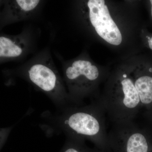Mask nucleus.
<instances>
[{"instance_id":"obj_1","label":"nucleus","mask_w":152,"mask_h":152,"mask_svg":"<svg viewBox=\"0 0 152 152\" xmlns=\"http://www.w3.org/2000/svg\"><path fill=\"white\" fill-rule=\"evenodd\" d=\"M99 103L113 124L134 121L142 107L134 81L126 74L113 82Z\"/></svg>"},{"instance_id":"obj_2","label":"nucleus","mask_w":152,"mask_h":152,"mask_svg":"<svg viewBox=\"0 0 152 152\" xmlns=\"http://www.w3.org/2000/svg\"><path fill=\"white\" fill-rule=\"evenodd\" d=\"M105 112L99 102L86 107L76 109L67 117L65 124L79 140L89 139L104 152H111L108 144Z\"/></svg>"},{"instance_id":"obj_3","label":"nucleus","mask_w":152,"mask_h":152,"mask_svg":"<svg viewBox=\"0 0 152 152\" xmlns=\"http://www.w3.org/2000/svg\"><path fill=\"white\" fill-rule=\"evenodd\" d=\"M107 139L111 152L152 151V145L146 133L134 121L113 124Z\"/></svg>"},{"instance_id":"obj_4","label":"nucleus","mask_w":152,"mask_h":152,"mask_svg":"<svg viewBox=\"0 0 152 152\" xmlns=\"http://www.w3.org/2000/svg\"><path fill=\"white\" fill-rule=\"evenodd\" d=\"M87 6L90 22L97 34L111 45L118 46L121 43V34L111 16L105 1L89 0Z\"/></svg>"},{"instance_id":"obj_5","label":"nucleus","mask_w":152,"mask_h":152,"mask_svg":"<svg viewBox=\"0 0 152 152\" xmlns=\"http://www.w3.org/2000/svg\"><path fill=\"white\" fill-rule=\"evenodd\" d=\"M68 81L80 89V91H85V89L91 88L99 77V72L96 66L89 61L79 60L75 61L66 71Z\"/></svg>"},{"instance_id":"obj_6","label":"nucleus","mask_w":152,"mask_h":152,"mask_svg":"<svg viewBox=\"0 0 152 152\" xmlns=\"http://www.w3.org/2000/svg\"><path fill=\"white\" fill-rule=\"evenodd\" d=\"M29 77L34 84L47 93L54 92L58 88V81L56 74L48 66L37 64L30 68Z\"/></svg>"},{"instance_id":"obj_7","label":"nucleus","mask_w":152,"mask_h":152,"mask_svg":"<svg viewBox=\"0 0 152 152\" xmlns=\"http://www.w3.org/2000/svg\"><path fill=\"white\" fill-rule=\"evenodd\" d=\"M134 83L142 107H149L152 105V66H150L148 74L139 76Z\"/></svg>"},{"instance_id":"obj_8","label":"nucleus","mask_w":152,"mask_h":152,"mask_svg":"<svg viewBox=\"0 0 152 152\" xmlns=\"http://www.w3.org/2000/svg\"><path fill=\"white\" fill-rule=\"evenodd\" d=\"M24 45L23 42L1 36L0 37L1 58H14L23 53Z\"/></svg>"},{"instance_id":"obj_9","label":"nucleus","mask_w":152,"mask_h":152,"mask_svg":"<svg viewBox=\"0 0 152 152\" xmlns=\"http://www.w3.org/2000/svg\"><path fill=\"white\" fill-rule=\"evenodd\" d=\"M39 0H17L10 5V12L14 18H23L28 15L37 7Z\"/></svg>"},{"instance_id":"obj_10","label":"nucleus","mask_w":152,"mask_h":152,"mask_svg":"<svg viewBox=\"0 0 152 152\" xmlns=\"http://www.w3.org/2000/svg\"><path fill=\"white\" fill-rule=\"evenodd\" d=\"M64 152H104L98 149L97 150H90L85 148L79 145L69 148Z\"/></svg>"},{"instance_id":"obj_11","label":"nucleus","mask_w":152,"mask_h":152,"mask_svg":"<svg viewBox=\"0 0 152 152\" xmlns=\"http://www.w3.org/2000/svg\"><path fill=\"white\" fill-rule=\"evenodd\" d=\"M146 37L147 42L148 46L152 50V35H148Z\"/></svg>"},{"instance_id":"obj_12","label":"nucleus","mask_w":152,"mask_h":152,"mask_svg":"<svg viewBox=\"0 0 152 152\" xmlns=\"http://www.w3.org/2000/svg\"><path fill=\"white\" fill-rule=\"evenodd\" d=\"M150 6H151V17L152 19V0L149 1Z\"/></svg>"},{"instance_id":"obj_13","label":"nucleus","mask_w":152,"mask_h":152,"mask_svg":"<svg viewBox=\"0 0 152 152\" xmlns=\"http://www.w3.org/2000/svg\"><path fill=\"white\" fill-rule=\"evenodd\" d=\"M151 152H152V151H151Z\"/></svg>"}]
</instances>
